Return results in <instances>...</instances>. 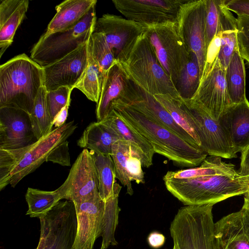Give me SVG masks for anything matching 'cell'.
Masks as SVG:
<instances>
[{
  "instance_id": "7bdbcfd3",
  "label": "cell",
  "mask_w": 249,
  "mask_h": 249,
  "mask_svg": "<svg viewBox=\"0 0 249 249\" xmlns=\"http://www.w3.org/2000/svg\"><path fill=\"white\" fill-rule=\"evenodd\" d=\"M68 144V142L66 141L56 147L47 157L46 161H52L62 166H70Z\"/></svg>"
},
{
  "instance_id": "44dd1931",
  "label": "cell",
  "mask_w": 249,
  "mask_h": 249,
  "mask_svg": "<svg viewBox=\"0 0 249 249\" xmlns=\"http://www.w3.org/2000/svg\"><path fill=\"white\" fill-rule=\"evenodd\" d=\"M100 122L120 137L121 140L130 144L131 152L140 158L143 167L148 168L152 165L155 152L151 144L138 131L126 124L114 109Z\"/></svg>"
},
{
  "instance_id": "f6af8a7d",
  "label": "cell",
  "mask_w": 249,
  "mask_h": 249,
  "mask_svg": "<svg viewBox=\"0 0 249 249\" xmlns=\"http://www.w3.org/2000/svg\"><path fill=\"white\" fill-rule=\"evenodd\" d=\"M165 237L162 233L158 231H153L147 237L148 245L154 249L161 247L165 242Z\"/></svg>"
},
{
  "instance_id": "ac0fdd59",
  "label": "cell",
  "mask_w": 249,
  "mask_h": 249,
  "mask_svg": "<svg viewBox=\"0 0 249 249\" xmlns=\"http://www.w3.org/2000/svg\"><path fill=\"white\" fill-rule=\"evenodd\" d=\"M36 138L30 114L20 108L0 107V149L14 150L28 146Z\"/></svg>"
},
{
  "instance_id": "603a6c76",
  "label": "cell",
  "mask_w": 249,
  "mask_h": 249,
  "mask_svg": "<svg viewBox=\"0 0 249 249\" xmlns=\"http://www.w3.org/2000/svg\"><path fill=\"white\" fill-rule=\"evenodd\" d=\"M129 81V78L119 62L109 69L105 77L99 100L96 104L97 122L103 121L114 109L113 103L123 97Z\"/></svg>"
},
{
  "instance_id": "d6986e66",
  "label": "cell",
  "mask_w": 249,
  "mask_h": 249,
  "mask_svg": "<svg viewBox=\"0 0 249 249\" xmlns=\"http://www.w3.org/2000/svg\"><path fill=\"white\" fill-rule=\"evenodd\" d=\"M77 217V232L71 249H92L101 236L105 201L99 194L89 200L73 202Z\"/></svg>"
},
{
  "instance_id": "52a82bcc",
  "label": "cell",
  "mask_w": 249,
  "mask_h": 249,
  "mask_svg": "<svg viewBox=\"0 0 249 249\" xmlns=\"http://www.w3.org/2000/svg\"><path fill=\"white\" fill-rule=\"evenodd\" d=\"M95 6L73 28L50 34L44 33L32 49L30 58L44 68L88 42L97 19Z\"/></svg>"
},
{
  "instance_id": "8fae6325",
  "label": "cell",
  "mask_w": 249,
  "mask_h": 249,
  "mask_svg": "<svg viewBox=\"0 0 249 249\" xmlns=\"http://www.w3.org/2000/svg\"><path fill=\"white\" fill-rule=\"evenodd\" d=\"M206 13V0H187L180 7L177 19L179 33L184 42L189 52H193L197 56L201 79L207 58Z\"/></svg>"
},
{
  "instance_id": "c3c4849f",
  "label": "cell",
  "mask_w": 249,
  "mask_h": 249,
  "mask_svg": "<svg viewBox=\"0 0 249 249\" xmlns=\"http://www.w3.org/2000/svg\"><path fill=\"white\" fill-rule=\"evenodd\" d=\"M45 242V237L44 235L40 232V237L39 239V241L38 244V246L36 248V249H43V246Z\"/></svg>"
},
{
  "instance_id": "e575fe53",
  "label": "cell",
  "mask_w": 249,
  "mask_h": 249,
  "mask_svg": "<svg viewBox=\"0 0 249 249\" xmlns=\"http://www.w3.org/2000/svg\"><path fill=\"white\" fill-rule=\"evenodd\" d=\"M121 188L122 186L117 188L114 195L105 201L100 249H107L110 245L116 246L118 244L115 238V232L121 210L118 205V197Z\"/></svg>"
},
{
  "instance_id": "2e32d148",
  "label": "cell",
  "mask_w": 249,
  "mask_h": 249,
  "mask_svg": "<svg viewBox=\"0 0 249 249\" xmlns=\"http://www.w3.org/2000/svg\"><path fill=\"white\" fill-rule=\"evenodd\" d=\"M117 101L151 118L172 131L192 145L200 149L191 136L175 122L154 96L131 79H129L124 95Z\"/></svg>"
},
{
  "instance_id": "d4e9b609",
  "label": "cell",
  "mask_w": 249,
  "mask_h": 249,
  "mask_svg": "<svg viewBox=\"0 0 249 249\" xmlns=\"http://www.w3.org/2000/svg\"><path fill=\"white\" fill-rule=\"evenodd\" d=\"M96 3V0H67L62 2L55 6L56 13L48 24L45 34L73 28Z\"/></svg>"
},
{
  "instance_id": "ba28073f",
  "label": "cell",
  "mask_w": 249,
  "mask_h": 249,
  "mask_svg": "<svg viewBox=\"0 0 249 249\" xmlns=\"http://www.w3.org/2000/svg\"><path fill=\"white\" fill-rule=\"evenodd\" d=\"M143 26V33L175 86L190 52L180 35L177 21Z\"/></svg>"
},
{
  "instance_id": "e0dca14e",
  "label": "cell",
  "mask_w": 249,
  "mask_h": 249,
  "mask_svg": "<svg viewBox=\"0 0 249 249\" xmlns=\"http://www.w3.org/2000/svg\"><path fill=\"white\" fill-rule=\"evenodd\" d=\"M192 99L200 104L210 115L217 121L232 104L227 90L225 70L216 58L201 80L198 89Z\"/></svg>"
},
{
  "instance_id": "8d00e7d4",
  "label": "cell",
  "mask_w": 249,
  "mask_h": 249,
  "mask_svg": "<svg viewBox=\"0 0 249 249\" xmlns=\"http://www.w3.org/2000/svg\"><path fill=\"white\" fill-rule=\"evenodd\" d=\"M131 151L130 144L120 140L112 145L111 156L114 163L116 178L126 187V193L132 196L134 192L127 169V161Z\"/></svg>"
},
{
  "instance_id": "ab89813d",
  "label": "cell",
  "mask_w": 249,
  "mask_h": 249,
  "mask_svg": "<svg viewBox=\"0 0 249 249\" xmlns=\"http://www.w3.org/2000/svg\"><path fill=\"white\" fill-rule=\"evenodd\" d=\"M71 91L70 88L63 87L56 90L47 91V105L53 120L69 101L71 100Z\"/></svg>"
},
{
  "instance_id": "7c38bea8",
  "label": "cell",
  "mask_w": 249,
  "mask_h": 249,
  "mask_svg": "<svg viewBox=\"0 0 249 249\" xmlns=\"http://www.w3.org/2000/svg\"><path fill=\"white\" fill-rule=\"evenodd\" d=\"M94 32L103 35L116 60L121 62L126 59L143 33V26L120 16L106 14L97 19Z\"/></svg>"
},
{
  "instance_id": "83f0119b",
  "label": "cell",
  "mask_w": 249,
  "mask_h": 249,
  "mask_svg": "<svg viewBox=\"0 0 249 249\" xmlns=\"http://www.w3.org/2000/svg\"><path fill=\"white\" fill-rule=\"evenodd\" d=\"M227 90L232 104L245 101L246 96V72L244 59L238 48L234 52L225 70Z\"/></svg>"
},
{
  "instance_id": "277c9868",
  "label": "cell",
  "mask_w": 249,
  "mask_h": 249,
  "mask_svg": "<svg viewBox=\"0 0 249 249\" xmlns=\"http://www.w3.org/2000/svg\"><path fill=\"white\" fill-rule=\"evenodd\" d=\"M43 86V70L25 53L0 66V107L21 109L30 114Z\"/></svg>"
},
{
  "instance_id": "8992f818",
  "label": "cell",
  "mask_w": 249,
  "mask_h": 249,
  "mask_svg": "<svg viewBox=\"0 0 249 249\" xmlns=\"http://www.w3.org/2000/svg\"><path fill=\"white\" fill-rule=\"evenodd\" d=\"M213 204L180 208L170 227L175 249H215Z\"/></svg>"
},
{
  "instance_id": "b9f144b4",
  "label": "cell",
  "mask_w": 249,
  "mask_h": 249,
  "mask_svg": "<svg viewBox=\"0 0 249 249\" xmlns=\"http://www.w3.org/2000/svg\"><path fill=\"white\" fill-rule=\"evenodd\" d=\"M142 166L140 158L131 151L127 161V169L131 181H135L137 184L144 183V172Z\"/></svg>"
},
{
  "instance_id": "5b68a950",
  "label": "cell",
  "mask_w": 249,
  "mask_h": 249,
  "mask_svg": "<svg viewBox=\"0 0 249 249\" xmlns=\"http://www.w3.org/2000/svg\"><path fill=\"white\" fill-rule=\"evenodd\" d=\"M119 63L128 78L151 94L165 95L182 100L144 33L137 39L126 59Z\"/></svg>"
},
{
  "instance_id": "6da1fadb",
  "label": "cell",
  "mask_w": 249,
  "mask_h": 249,
  "mask_svg": "<svg viewBox=\"0 0 249 249\" xmlns=\"http://www.w3.org/2000/svg\"><path fill=\"white\" fill-rule=\"evenodd\" d=\"M113 107L126 124L150 142L155 153L167 158L175 165L195 167L206 159L208 154L204 151L142 113L119 101L113 103Z\"/></svg>"
},
{
  "instance_id": "836d02e7",
  "label": "cell",
  "mask_w": 249,
  "mask_h": 249,
  "mask_svg": "<svg viewBox=\"0 0 249 249\" xmlns=\"http://www.w3.org/2000/svg\"><path fill=\"white\" fill-rule=\"evenodd\" d=\"M25 199L28 205L26 215L39 218L45 215L56 205L62 197L57 189L46 191L29 187Z\"/></svg>"
},
{
  "instance_id": "f1b7e54d",
  "label": "cell",
  "mask_w": 249,
  "mask_h": 249,
  "mask_svg": "<svg viewBox=\"0 0 249 249\" xmlns=\"http://www.w3.org/2000/svg\"><path fill=\"white\" fill-rule=\"evenodd\" d=\"M154 96L170 114L175 122L191 136L201 149L198 135L199 128L189 112L184 101L165 95L157 94Z\"/></svg>"
},
{
  "instance_id": "484cf974",
  "label": "cell",
  "mask_w": 249,
  "mask_h": 249,
  "mask_svg": "<svg viewBox=\"0 0 249 249\" xmlns=\"http://www.w3.org/2000/svg\"><path fill=\"white\" fill-rule=\"evenodd\" d=\"M219 27L218 35L220 39V48L216 59L226 70L234 52L238 48L237 20L224 4L218 0Z\"/></svg>"
},
{
  "instance_id": "d6a6232c",
  "label": "cell",
  "mask_w": 249,
  "mask_h": 249,
  "mask_svg": "<svg viewBox=\"0 0 249 249\" xmlns=\"http://www.w3.org/2000/svg\"><path fill=\"white\" fill-rule=\"evenodd\" d=\"M234 170L235 169L234 164L223 161L220 157L210 156L207 157L199 166L175 171H169L164 176L175 179H185Z\"/></svg>"
},
{
  "instance_id": "681fc988",
  "label": "cell",
  "mask_w": 249,
  "mask_h": 249,
  "mask_svg": "<svg viewBox=\"0 0 249 249\" xmlns=\"http://www.w3.org/2000/svg\"><path fill=\"white\" fill-rule=\"evenodd\" d=\"M243 206L249 210V199L244 198V202Z\"/></svg>"
},
{
  "instance_id": "7402d4cb",
  "label": "cell",
  "mask_w": 249,
  "mask_h": 249,
  "mask_svg": "<svg viewBox=\"0 0 249 249\" xmlns=\"http://www.w3.org/2000/svg\"><path fill=\"white\" fill-rule=\"evenodd\" d=\"M218 120L229 133L235 152H242L249 144V102L232 104Z\"/></svg>"
},
{
  "instance_id": "3957f363",
  "label": "cell",
  "mask_w": 249,
  "mask_h": 249,
  "mask_svg": "<svg viewBox=\"0 0 249 249\" xmlns=\"http://www.w3.org/2000/svg\"><path fill=\"white\" fill-rule=\"evenodd\" d=\"M74 121L55 128L30 145L20 149H0V190L13 187L46 161L48 155L66 141L77 128Z\"/></svg>"
},
{
  "instance_id": "74e56055",
  "label": "cell",
  "mask_w": 249,
  "mask_h": 249,
  "mask_svg": "<svg viewBox=\"0 0 249 249\" xmlns=\"http://www.w3.org/2000/svg\"><path fill=\"white\" fill-rule=\"evenodd\" d=\"M88 44L92 58L106 75L109 69L118 61L104 36L100 33L94 32L90 36Z\"/></svg>"
},
{
  "instance_id": "4dcf8cb0",
  "label": "cell",
  "mask_w": 249,
  "mask_h": 249,
  "mask_svg": "<svg viewBox=\"0 0 249 249\" xmlns=\"http://www.w3.org/2000/svg\"><path fill=\"white\" fill-rule=\"evenodd\" d=\"M89 61L86 71L75 88L80 90L88 99L98 102L102 91L106 74L92 58L89 48Z\"/></svg>"
},
{
  "instance_id": "7dc6e473",
  "label": "cell",
  "mask_w": 249,
  "mask_h": 249,
  "mask_svg": "<svg viewBox=\"0 0 249 249\" xmlns=\"http://www.w3.org/2000/svg\"><path fill=\"white\" fill-rule=\"evenodd\" d=\"M71 100L69 101L66 105L57 114L53 120V126L55 128L59 127L64 125L66 123L68 114V109L70 105Z\"/></svg>"
},
{
  "instance_id": "9a60e30c",
  "label": "cell",
  "mask_w": 249,
  "mask_h": 249,
  "mask_svg": "<svg viewBox=\"0 0 249 249\" xmlns=\"http://www.w3.org/2000/svg\"><path fill=\"white\" fill-rule=\"evenodd\" d=\"M88 42L60 59L43 68V86L47 91L63 87H68L72 90L75 88L88 65Z\"/></svg>"
},
{
  "instance_id": "816d5d0a",
  "label": "cell",
  "mask_w": 249,
  "mask_h": 249,
  "mask_svg": "<svg viewBox=\"0 0 249 249\" xmlns=\"http://www.w3.org/2000/svg\"><path fill=\"white\" fill-rule=\"evenodd\" d=\"M172 249H175L173 247Z\"/></svg>"
},
{
  "instance_id": "5bb4252c",
  "label": "cell",
  "mask_w": 249,
  "mask_h": 249,
  "mask_svg": "<svg viewBox=\"0 0 249 249\" xmlns=\"http://www.w3.org/2000/svg\"><path fill=\"white\" fill-rule=\"evenodd\" d=\"M57 189L62 199L73 202L88 201L99 194L96 170L92 156L87 149L78 155L67 179Z\"/></svg>"
},
{
  "instance_id": "30bf717a",
  "label": "cell",
  "mask_w": 249,
  "mask_h": 249,
  "mask_svg": "<svg viewBox=\"0 0 249 249\" xmlns=\"http://www.w3.org/2000/svg\"><path fill=\"white\" fill-rule=\"evenodd\" d=\"M183 101L199 128L201 149L210 156L224 159L236 158L229 133L220 120L213 119L195 100Z\"/></svg>"
},
{
  "instance_id": "cb8c5ba5",
  "label": "cell",
  "mask_w": 249,
  "mask_h": 249,
  "mask_svg": "<svg viewBox=\"0 0 249 249\" xmlns=\"http://www.w3.org/2000/svg\"><path fill=\"white\" fill-rule=\"evenodd\" d=\"M28 6V0H0V58L12 44Z\"/></svg>"
},
{
  "instance_id": "4316f807",
  "label": "cell",
  "mask_w": 249,
  "mask_h": 249,
  "mask_svg": "<svg viewBox=\"0 0 249 249\" xmlns=\"http://www.w3.org/2000/svg\"><path fill=\"white\" fill-rule=\"evenodd\" d=\"M120 140L100 122H96L91 123L85 129L77 145L97 154L111 155L112 145Z\"/></svg>"
},
{
  "instance_id": "bcb514c9",
  "label": "cell",
  "mask_w": 249,
  "mask_h": 249,
  "mask_svg": "<svg viewBox=\"0 0 249 249\" xmlns=\"http://www.w3.org/2000/svg\"><path fill=\"white\" fill-rule=\"evenodd\" d=\"M239 172L244 176H249V144L241 152V162Z\"/></svg>"
},
{
  "instance_id": "9c48e42d",
  "label": "cell",
  "mask_w": 249,
  "mask_h": 249,
  "mask_svg": "<svg viewBox=\"0 0 249 249\" xmlns=\"http://www.w3.org/2000/svg\"><path fill=\"white\" fill-rule=\"evenodd\" d=\"M39 218L40 232L45 237L43 249H71L77 232V217L72 201H60Z\"/></svg>"
},
{
  "instance_id": "1f68e13d",
  "label": "cell",
  "mask_w": 249,
  "mask_h": 249,
  "mask_svg": "<svg viewBox=\"0 0 249 249\" xmlns=\"http://www.w3.org/2000/svg\"><path fill=\"white\" fill-rule=\"evenodd\" d=\"M200 72L196 55L189 52L187 62L182 70L175 87L183 100L192 99L200 84Z\"/></svg>"
},
{
  "instance_id": "f907efd6",
  "label": "cell",
  "mask_w": 249,
  "mask_h": 249,
  "mask_svg": "<svg viewBox=\"0 0 249 249\" xmlns=\"http://www.w3.org/2000/svg\"><path fill=\"white\" fill-rule=\"evenodd\" d=\"M244 198L249 199V190L245 195Z\"/></svg>"
},
{
  "instance_id": "f35d334b",
  "label": "cell",
  "mask_w": 249,
  "mask_h": 249,
  "mask_svg": "<svg viewBox=\"0 0 249 249\" xmlns=\"http://www.w3.org/2000/svg\"><path fill=\"white\" fill-rule=\"evenodd\" d=\"M205 45L207 50L218 34V0H206Z\"/></svg>"
},
{
  "instance_id": "60d3db41",
  "label": "cell",
  "mask_w": 249,
  "mask_h": 249,
  "mask_svg": "<svg viewBox=\"0 0 249 249\" xmlns=\"http://www.w3.org/2000/svg\"><path fill=\"white\" fill-rule=\"evenodd\" d=\"M237 41L239 53L249 64V16H238Z\"/></svg>"
},
{
  "instance_id": "ffe728a7",
  "label": "cell",
  "mask_w": 249,
  "mask_h": 249,
  "mask_svg": "<svg viewBox=\"0 0 249 249\" xmlns=\"http://www.w3.org/2000/svg\"><path fill=\"white\" fill-rule=\"evenodd\" d=\"M215 249H249V210L239 211L214 223Z\"/></svg>"
},
{
  "instance_id": "4fadbf2b",
  "label": "cell",
  "mask_w": 249,
  "mask_h": 249,
  "mask_svg": "<svg viewBox=\"0 0 249 249\" xmlns=\"http://www.w3.org/2000/svg\"><path fill=\"white\" fill-rule=\"evenodd\" d=\"M187 0H112L126 18L150 25L177 21L180 7Z\"/></svg>"
},
{
  "instance_id": "d590c367",
  "label": "cell",
  "mask_w": 249,
  "mask_h": 249,
  "mask_svg": "<svg viewBox=\"0 0 249 249\" xmlns=\"http://www.w3.org/2000/svg\"><path fill=\"white\" fill-rule=\"evenodd\" d=\"M46 92L43 86L38 93L32 112L30 114L33 132L36 140L53 130V120L47 105Z\"/></svg>"
},
{
  "instance_id": "ee69618b",
  "label": "cell",
  "mask_w": 249,
  "mask_h": 249,
  "mask_svg": "<svg viewBox=\"0 0 249 249\" xmlns=\"http://www.w3.org/2000/svg\"><path fill=\"white\" fill-rule=\"evenodd\" d=\"M226 8L237 16H249V0H223Z\"/></svg>"
},
{
  "instance_id": "f546056e",
  "label": "cell",
  "mask_w": 249,
  "mask_h": 249,
  "mask_svg": "<svg viewBox=\"0 0 249 249\" xmlns=\"http://www.w3.org/2000/svg\"><path fill=\"white\" fill-rule=\"evenodd\" d=\"M93 158L98 178V191L101 198L106 201L120 186L116 181L115 166L111 155L89 151Z\"/></svg>"
},
{
  "instance_id": "7a4b0ae2",
  "label": "cell",
  "mask_w": 249,
  "mask_h": 249,
  "mask_svg": "<svg viewBox=\"0 0 249 249\" xmlns=\"http://www.w3.org/2000/svg\"><path fill=\"white\" fill-rule=\"evenodd\" d=\"M167 190L185 206L215 204L228 198L245 195L249 190V176L236 170L185 179L163 177Z\"/></svg>"
}]
</instances>
